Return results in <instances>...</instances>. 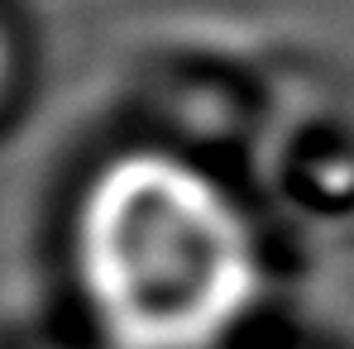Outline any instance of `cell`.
Masks as SVG:
<instances>
[{"mask_svg":"<svg viewBox=\"0 0 354 349\" xmlns=\"http://www.w3.org/2000/svg\"><path fill=\"white\" fill-rule=\"evenodd\" d=\"M82 278L120 349H206L254 301V239L225 191L168 153H129L82 206Z\"/></svg>","mask_w":354,"mask_h":349,"instance_id":"1","label":"cell"}]
</instances>
